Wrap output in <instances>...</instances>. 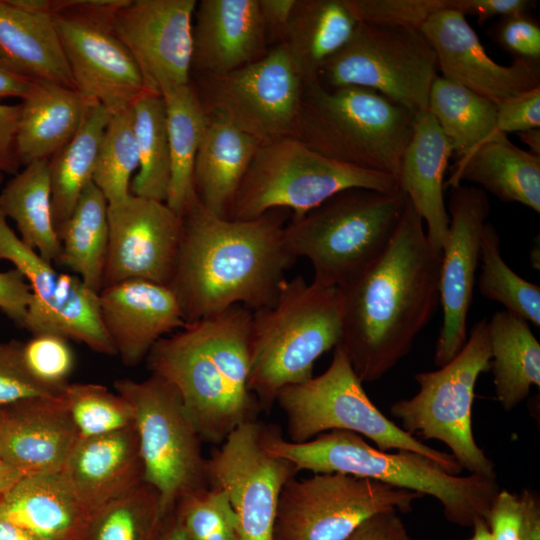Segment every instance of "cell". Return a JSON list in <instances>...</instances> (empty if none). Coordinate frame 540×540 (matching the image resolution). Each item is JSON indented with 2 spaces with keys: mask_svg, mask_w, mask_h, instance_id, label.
Wrapping results in <instances>:
<instances>
[{
  "mask_svg": "<svg viewBox=\"0 0 540 540\" xmlns=\"http://www.w3.org/2000/svg\"><path fill=\"white\" fill-rule=\"evenodd\" d=\"M19 105L0 102V172L2 174L18 173L21 167L16 153V129L19 116Z\"/></svg>",
  "mask_w": 540,
  "mask_h": 540,
  "instance_id": "11a10c76",
  "label": "cell"
},
{
  "mask_svg": "<svg viewBox=\"0 0 540 540\" xmlns=\"http://www.w3.org/2000/svg\"><path fill=\"white\" fill-rule=\"evenodd\" d=\"M22 342L0 340V407L37 397H59L28 372L21 353Z\"/></svg>",
  "mask_w": 540,
  "mask_h": 540,
  "instance_id": "7dc6e473",
  "label": "cell"
},
{
  "mask_svg": "<svg viewBox=\"0 0 540 540\" xmlns=\"http://www.w3.org/2000/svg\"><path fill=\"white\" fill-rule=\"evenodd\" d=\"M22 475L0 459V496L15 484Z\"/></svg>",
  "mask_w": 540,
  "mask_h": 540,
  "instance_id": "6125c7cd",
  "label": "cell"
},
{
  "mask_svg": "<svg viewBox=\"0 0 540 540\" xmlns=\"http://www.w3.org/2000/svg\"><path fill=\"white\" fill-rule=\"evenodd\" d=\"M499 132L521 133L540 127V86L496 104Z\"/></svg>",
  "mask_w": 540,
  "mask_h": 540,
  "instance_id": "681fc988",
  "label": "cell"
},
{
  "mask_svg": "<svg viewBox=\"0 0 540 540\" xmlns=\"http://www.w3.org/2000/svg\"><path fill=\"white\" fill-rule=\"evenodd\" d=\"M114 387L133 407L144 479L158 491L164 518L179 500L209 486L203 440L180 393L164 378L119 379Z\"/></svg>",
  "mask_w": 540,
  "mask_h": 540,
  "instance_id": "8fae6325",
  "label": "cell"
},
{
  "mask_svg": "<svg viewBox=\"0 0 540 540\" xmlns=\"http://www.w3.org/2000/svg\"><path fill=\"white\" fill-rule=\"evenodd\" d=\"M61 473L92 513L144 480L135 425L92 437H79Z\"/></svg>",
  "mask_w": 540,
  "mask_h": 540,
  "instance_id": "d4e9b609",
  "label": "cell"
},
{
  "mask_svg": "<svg viewBox=\"0 0 540 540\" xmlns=\"http://www.w3.org/2000/svg\"><path fill=\"white\" fill-rule=\"evenodd\" d=\"M0 260L14 265L32 291L22 328L32 335L54 333L85 344L90 350L116 355L102 325L98 293L77 275L59 272L27 246L0 210Z\"/></svg>",
  "mask_w": 540,
  "mask_h": 540,
  "instance_id": "2e32d148",
  "label": "cell"
},
{
  "mask_svg": "<svg viewBox=\"0 0 540 540\" xmlns=\"http://www.w3.org/2000/svg\"><path fill=\"white\" fill-rule=\"evenodd\" d=\"M356 25L342 0H296L279 44L304 86L318 82L323 66L348 42Z\"/></svg>",
  "mask_w": 540,
  "mask_h": 540,
  "instance_id": "4dcf8cb0",
  "label": "cell"
},
{
  "mask_svg": "<svg viewBox=\"0 0 540 540\" xmlns=\"http://www.w3.org/2000/svg\"><path fill=\"white\" fill-rule=\"evenodd\" d=\"M0 512L40 540H84L91 515L61 472L22 476L0 496Z\"/></svg>",
  "mask_w": 540,
  "mask_h": 540,
  "instance_id": "4316f807",
  "label": "cell"
},
{
  "mask_svg": "<svg viewBox=\"0 0 540 540\" xmlns=\"http://www.w3.org/2000/svg\"><path fill=\"white\" fill-rule=\"evenodd\" d=\"M195 78L206 114L223 115L260 145L296 136L304 85L281 44L229 73Z\"/></svg>",
  "mask_w": 540,
  "mask_h": 540,
  "instance_id": "9a60e30c",
  "label": "cell"
},
{
  "mask_svg": "<svg viewBox=\"0 0 540 540\" xmlns=\"http://www.w3.org/2000/svg\"><path fill=\"white\" fill-rule=\"evenodd\" d=\"M463 181L480 185L502 201L517 202L540 213V156L520 149L507 137L457 158L444 188Z\"/></svg>",
  "mask_w": 540,
  "mask_h": 540,
  "instance_id": "f546056e",
  "label": "cell"
},
{
  "mask_svg": "<svg viewBox=\"0 0 540 540\" xmlns=\"http://www.w3.org/2000/svg\"><path fill=\"white\" fill-rule=\"evenodd\" d=\"M139 167L131 180L134 196L166 202L170 181V152L165 102L144 93L132 105Z\"/></svg>",
  "mask_w": 540,
  "mask_h": 540,
  "instance_id": "f35d334b",
  "label": "cell"
},
{
  "mask_svg": "<svg viewBox=\"0 0 540 540\" xmlns=\"http://www.w3.org/2000/svg\"><path fill=\"white\" fill-rule=\"evenodd\" d=\"M111 114L92 102L74 137L48 159L55 230L67 221L84 189L93 182L100 144Z\"/></svg>",
  "mask_w": 540,
  "mask_h": 540,
  "instance_id": "e575fe53",
  "label": "cell"
},
{
  "mask_svg": "<svg viewBox=\"0 0 540 540\" xmlns=\"http://www.w3.org/2000/svg\"><path fill=\"white\" fill-rule=\"evenodd\" d=\"M35 79L22 73L0 53V102L6 98L23 99Z\"/></svg>",
  "mask_w": 540,
  "mask_h": 540,
  "instance_id": "6f0895ef",
  "label": "cell"
},
{
  "mask_svg": "<svg viewBox=\"0 0 540 540\" xmlns=\"http://www.w3.org/2000/svg\"><path fill=\"white\" fill-rule=\"evenodd\" d=\"M492 37L515 59L540 60V26L528 15L507 17L492 28Z\"/></svg>",
  "mask_w": 540,
  "mask_h": 540,
  "instance_id": "c3c4849f",
  "label": "cell"
},
{
  "mask_svg": "<svg viewBox=\"0 0 540 540\" xmlns=\"http://www.w3.org/2000/svg\"><path fill=\"white\" fill-rule=\"evenodd\" d=\"M196 0H128L113 15V29L133 57L148 93L191 82Z\"/></svg>",
  "mask_w": 540,
  "mask_h": 540,
  "instance_id": "ac0fdd59",
  "label": "cell"
},
{
  "mask_svg": "<svg viewBox=\"0 0 540 540\" xmlns=\"http://www.w3.org/2000/svg\"><path fill=\"white\" fill-rule=\"evenodd\" d=\"M345 540H413L399 512H379L363 521Z\"/></svg>",
  "mask_w": 540,
  "mask_h": 540,
  "instance_id": "db71d44e",
  "label": "cell"
},
{
  "mask_svg": "<svg viewBox=\"0 0 540 540\" xmlns=\"http://www.w3.org/2000/svg\"><path fill=\"white\" fill-rule=\"evenodd\" d=\"M351 188L397 190V179L327 158L296 137L261 145L235 196L230 219L247 220L274 209L300 217Z\"/></svg>",
  "mask_w": 540,
  "mask_h": 540,
  "instance_id": "9c48e42d",
  "label": "cell"
},
{
  "mask_svg": "<svg viewBox=\"0 0 540 540\" xmlns=\"http://www.w3.org/2000/svg\"><path fill=\"white\" fill-rule=\"evenodd\" d=\"M108 202L91 182L67 221L57 230L59 265L69 268L96 293L102 289L108 247Z\"/></svg>",
  "mask_w": 540,
  "mask_h": 540,
  "instance_id": "8d00e7d4",
  "label": "cell"
},
{
  "mask_svg": "<svg viewBox=\"0 0 540 540\" xmlns=\"http://www.w3.org/2000/svg\"><path fill=\"white\" fill-rule=\"evenodd\" d=\"M340 290L285 279L275 301L252 311L249 389L269 412L285 387L313 377L316 360L341 340Z\"/></svg>",
  "mask_w": 540,
  "mask_h": 540,
  "instance_id": "5b68a950",
  "label": "cell"
},
{
  "mask_svg": "<svg viewBox=\"0 0 540 540\" xmlns=\"http://www.w3.org/2000/svg\"><path fill=\"white\" fill-rule=\"evenodd\" d=\"M78 439L64 394L1 407L0 459L22 476L61 472Z\"/></svg>",
  "mask_w": 540,
  "mask_h": 540,
  "instance_id": "603a6c76",
  "label": "cell"
},
{
  "mask_svg": "<svg viewBox=\"0 0 540 540\" xmlns=\"http://www.w3.org/2000/svg\"><path fill=\"white\" fill-rule=\"evenodd\" d=\"M473 534L466 540H494L488 524L484 518H478L474 521Z\"/></svg>",
  "mask_w": 540,
  "mask_h": 540,
  "instance_id": "e7e4bbea",
  "label": "cell"
},
{
  "mask_svg": "<svg viewBox=\"0 0 540 540\" xmlns=\"http://www.w3.org/2000/svg\"><path fill=\"white\" fill-rule=\"evenodd\" d=\"M288 215L287 209H274L253 219H227L197 200L183 216L168 285L186 324L235 305L255 311L275 301L297 259L284 237Z\"/></svg>",
  "mask_w": 540,
  "mask_h": 540,
  "instance_id": "7a4b0ae2",
  "label": "cell"
},
{
  "mask_svg": "<svg viewBox=\"0 0 540 540\" xmlns=\"http://www.w3.org/2000/svg\"><path fill=\"white\" fill-rule=\"evenodd\" d=\"M415 114L361 87L304 86L296 138L332 160L397 179Z\"/></svg>",
  "mask_w": 540,
  "mask_h": 540,
  "instance_id": "8992f818",
  "label": "cell"
},
{
  "mask_svg": "<svg viewBox=\"0 0 540 540\" xmlns=\"http://www.w3.org/2000/svg\"><path fill=\"white\" fill-rule=\"evenodd\" d=\"M452 154L451 143L428 110L415 115L397 183L426 225L428 241L441 253L450 223L444 176Z\"/></svg>",
  "mask_w": 540,
  "mask_h": 540,
  "instance_id": "484cf974",
  "label": "cell"
},
{
  "mask_svg": "<svg viewBox=\"0 0 540 540\" xmlns=\"http://www.w3.org/2000/svg\"><path fill=\"white\" fill-rule=\"evenodd\" d=\"M102 325L124 365L135 367L163 337L184 327L179 303L165 285L126 280L98 293Z\"/></svg>",
  "mask_w": 540,
  "mask_h": 540,
  "instance_id": "7402d4cb",
  "label": "cell"
},
{
  "mask_svg": "<svg viewBox=\"0 0 540 540\" xmlns=\"http://www.w3.org/2000/svg\"><path fill=\"white\" fill-rule=\"evenodd\" d=\"M260 146L223 115L207 114L193 174L198 202L214 215L230 219L239 186Z\"/></svg>",
  "mask_w": 540,
  "mask_h": 540,
  "instance_id": "83f0119b",
  "label": "cell"
},
{
  "mask_svg": "<svg viewBox=\"0 0 540 540\" xmlns=\"http://www.w3.org/2000/svg\"><path fill=\"white\" fill-rule=\"evenodd\" d=\"M94 101L76 89L34 80L19 104L16 153L21 166L48 160L77 133Z\"/></svg>",
  "mask_w": 540,
  "mask_h": 540,
  "instance_id": "f1b7e54d",
  "label": "cell"
},
{
  "mask_svg": "<svg viewBox=\"0 0 540 540\" xmlns=\"http://www.w3.org/2000/svg\"><path fill=\"white\" fill-rule=\"evenodd\" d=\"M428 112L447 137L457 158L507 137L496 126V104L442 76L432 83Z\"/></svg>",
  "mask_w": 540,
  "mask_h": 540,
  "instance_id": "74e56055",
  "label": "cell"
},
{
  "mask_svg": "<svg viewBox=\"0 0 540 540\" xmlns=\"http://www.w3.org/2000/svg\"><path fill=\"white\" fill-rule=\"evenodd\" d=\"M173 513L186 540H241L226 492L208 486L178 501Z\"/></svg>",
  "mask_w": 540,
  "mask_h": 540,
  "instance_id": "ee69618b",
  "label": "cell"
},
{
  "mask_svg": "<svg viewBox=\"0 0 540 540\" xmlns=\"http://www.w3.org/2000/svg\"><path fill=\"white\" fill-rule=\"evenodd\" d=\"M357 23L420 29L433 13L452 9V0H342Z\"/></svg>",
  "mask_w": 540,
  "mask_h": 540,
  "instance_id": "bcb514c9",
  "label": "cell"
},
{
  "mask_svg": "<svg viewBox=\"0 0 540 540\" xmlns=\"http://www.w3.org/2000/svg\"><path fill=\"white\" fill-rule=\"evenodd\" d=\"M0 411H1V407H0Z\"/></svg>",
  "mask_w": 540,
  "mask_h": 540,
  "instance_id": "003e7915",
  "label": "cell"
},
{
  "mask_svg": "<svg viewBox=\"0 0 540 540\" xmlns=\"http://www.w3.org/2000/svg\"><path fill=\"white\" fill-rule=\"evenodd\" d=\"M419 493L341 473L292 477L278 501L273 540H345L363 521L387 510L407 513Z\"/></svg>",
  "mask_w": 540,
  "mask_h": 540,
  "instance_id": "4fadbf2b",
  "label": "cell"
},
{
  "mask_svg": "<svg viewBox=\"0 0 540 540\" xmlns=\"http://www.w3.org/2000/svg\"><path fill=\"white\" fill-rule=\"evenodd\" d=\"M139 157L132 106L112 114L105 128L97 157L93 183L108 204L131 195L130 185Z\"/></svg>",
  "mask_w": 540,
  "mask_h": 540,
  "instance_id": "b9f144b4",
  "label": "cell"
},
{
  "mask_svg": "<svg viewBox=\"0 0 540 540\" xmlns=\"http://www.w3.org/2000/svg\"><path fill=\"white\" fill-rule=\"evenodd\" d=\"M252 311L242 305L187 323L146 357L151 374L180 393L203 441L221 444L261 408L249 389Z\"/></svg>",
  "mask_w": 540,
  "mask_h": 540,
  "instance_id": "3957f363",
  "label": "cell"
},
{
  "mask_svg": "<svg viewBox=\"0 0 540 540\" xmlns=\"http://www.w3.org/2000/svg\"><path fill=\"white\" fill-rule=\"evenodd\" d=\"M193 20L195 77L229 73L269 51L258 0H201Z\"/></svg>",
  "mask_w": 540,
  "mask_h": 540,
  "instance_id": "cb8c5ba5",
  "label": "cell"
},
{
  "mask_svg": "<svg viewBox=\"0 0 540 540\" xmlns=\"http://www.w3.org/2000/svg\"><path fill=\"white\" fill-rule=\"evenodd\" d=\"M486 522L494 540H522L525 512L520 494L500 489Z\"/></svg>",
  "mask_w": 540,
  "mask_h": 540,
  "instance_id": "f907efd6",
  "label": "cell"
},
{
  "mask_svg": "<svg viewBox=\"0 0 540 540\" xmlns=\"http://www.w3.org/2000/svg\"><path fill=\"white\" fill-rule=\"evenodd\" d=\"M441 252L408 200L383 253L340 287L342 333L337 345L362 382L388 373L411 350L439 304Z\"/></svg>",
  "mask_w": 540,
  "mask_h": 540,
  "instance_id": "6da1fadb",
  "label": "cell"
},
{
  "mask_svg": "<svg viewBox=\"0 0 540 540\" xmlns=\"http://www.w3.org/2000/svg\"><path fill=\"white\" fill-rule=\"evenodd\" d=\"M154 540H186L173 512L162 519Z\"/></svg>",
  "mask_w": 540,
  "mask_h": 540,
  "instance_id": "94428289",
  "label": "cell"
},
{
  "mask_svg": "<svg viewBox=\"0 0 540 540\" xmlns=\"http://www.w3.org/2000/svg\"><path fill=\"white\" fill-rule=\"evenodd\" d=\"M64 399L79 437L112 433L134 424L127 399L94 383H69Z\"/></svg>",
  "mask_w": 540,
  "mask_h": 540,
  "instance_id": "7bdbcfd3",
  "label": "cell"
},
{
  "mask_svg": "<svg viewBox=\"0 0 540 540\" xmlns=\"http://www.w3.org/2000/svg\"><path fill=\"white\" fill-rule=\"evenodd\" d=\"M162 98L170 152V181L165 203L183 217L197 202L194 165L207 114L192 82L166 91Z\"/></svg>",
  "mask_w": 540,
  "mask_h": 540,
  "instance_id": "836d02e7",
  "label": "cell"
},
{
  "mask_svg": "<svg viewBox=\"0 0 540 540\" xmlns=\"http://www.w3.org/2000/svg\"><path fill=\"white\" fill-rule=\"evenodd\" d=\"M0 540H40L0 512Z\"/></svg>",
  "mask_w": 540,
  "mask_h": 540,
  "instance_id": "91938a15",
  "label": "cell"
},
{
  "mask_svg": "<svg viewBox=\"0 0 540 540\" xmlns=\"http://www.w3.org/2000/svg\"><path fill=\"white\" fill-rule=\"evenodd\" d=\"M421 32L433 47L442 77L498 104L540 86L539 62L501 65L485 51L466 16L451 8L433 13Z\"/></svg>",
  "mask_w": 540,
  "mask_h": 540,
  "instance_id": "44dd1931",
  "label": "cell"
},
{
  "mask_svg": "<svg viewBox=\"0 0 540 540\" xmlns=\"http://www.w3.org/2000/svg\"><path fill=\"white\" fill-rule=\"evenodd\" d=\"M258 5L268 43L276 42L279 44L296 5V0H258Z\"/></svg>",
  "mask_w": 540,
  "mask_h": 540,
  "instance_id": "9f6ffc18",
  "label": "cell"
},
{
  "mask_svg": "<svg viewBox=\"0 0 540 540\" xmlns=\"http://www.w3.org/2000/svg\"><path fill=\"white\" fill-rule=\"evenodd\" d=\"M447 211L450 223L441 253L439 279L443 323L434 353V363L438 367L454 358L468 338L467 317L490 203L480 187L460 184L450 188Z\"/></svg>",
  "mask_w": 540,
  "mask_h": 540,
  "instance_id": "d6986e66",
  "label": "cell"
},
{
  "mask_svg": "<svg viewBox=\"0 0 540 540\" xmlns=\"http://www.w3.org/2000/svg\"><path fill=\"white\" fill-rule=\"evenodd\" d=\"M481 273L478 289L487 299L502 304L506 311L540 326V287L515 273L501 256L500 238L486 222L481 236Z\"/></svg>",
  "mask_w": 540,
  "mask_h": 540,
  "instance_id": "60d3db41",
  "label": "cell"
},
{
  "mask_svg": "<svg viewBox=\"0 0 540 540\" xmlns=\"http://www.w3.org/2000/svg\"><path fill=\"white\" fill-rule=\"evenodd\" d=\"M3 175L1 172H0V185L2 184V181H3Z\"/></svg>",
  "mask_w": 540,
  "mask_h": 540,
  "instance_id": "03108f58",
  "label": "cell"
},
{
  "mask_svg": "<svg viewBox=\"0 0 540 540\" xmlns=\"http://www.w3.org/2000/svg\"><path fill=\"white\" fill-rule=\"evenodd\" d=\"M437 68L435 51L420 29L357 23L318 82L366 88L417 115L428 110Z\"/></svg>",
  "mask_w": 540,
  "mask_h": 540,
  "instance_id": "7c38bea8",
  "label": "cell"
},
{
  "mask_svg": "<svg viewBox=\"0 0 540 540\" xmlns=\"http://www.w3.org/2000/svg\"><path fill=\"white\" fill-rule=\"evenodd\" d=\"M536 2L531 0H452V9L463 15H475L483 24L496 16L504 18L528 15Z\"/></svg>",
  "mask_w": 540,
  "mask_h": 540,
  "instance_id": "f5cc1de1",
  "label": "cell"
},
{
  "mask_svg": "<svg viewBox=\"0 0 540 540\" xmlns=\"http://www.w3.org/2000/svg\"><path fill=\"white\" fill-rule=\"evenodd\" d=\"M520 140L530 148V152L540 156V129H530L518 133Z\"/></svg>",
  "mask_w": 540,
  "mask_h": 540,
  "instance_id": "be15d7a7",
  "label": "cell"
},
{
  "mask_svg": "<svg viewBox=\"0 0 540 540\" xmlns=\"http://www.w3.org/2000/svg\"><path fill=\"white\" fill-rule=\"evenodd\" d=\"M0 53L32 79L76 89L52 15L0 0Z\"/></svg>",
  "mask_w": 540,
  "mask_h": 540,
  "instance_id": "1f68e13d",
  "label": "cell"
},
{
  "mask_svg": "<svg viewBox=\"0 0 540 540\" xmlns=\"http://www.w3.org/2000/svg\"><path fill=\"white\" fill-rule=\"evenodd\" d=\"M21 353L31 376L43 386L64 393L75 365L69 340L54 333L32 335L22 342Z\"/></svg>",
  "mask_w": 540,
  "mask_h": 540,
  "instance_id": "f6af8a7d",
  "label": "cell"
},
{
  "mask_svg": "<svg viewBox=\"0 0 540 540\" xmlns=\"http://www.w3.org/2000/svg\"><path fill=\"white\" fill-rule=\"evenodd\" d=\"M341 347L334 348L329 367L307 381L283 388L276 402L284 412L289 441L302 443L332 430L356 433L382 451L407 450L436 462L447 473L463 470L457 460L404 431L385 416L366 394Z\"/></svg>",
  "mask_w": 540,
  "mask_h": 540,
  "instance_id": "ba28073f",
  "label": "cell"
},
{
  "mask_svg": "<svg viewBox=\"0 0 540 540\" xmlns=\"http://www.w3.org/2000/svg\"><path fill=\"white\" fill-rule=\"evenodd\" d=\"M31 301V288L18 270L0 271V310L21 328Z\"/></svg>",
  "mask_w": 540,
  "mask_h": 540,
  "instance_id": "816d5d0a",
  "label": "cell"
},
{
  "mask_svg": "<svg viewBox=\"0 0 540 540\" xmlns=\"http://www.w3.org/2000/svg\"><path fill=\"white\" fill-rule=\"evenodd\" d=\"M520 496L525 512L522 540H540V497L531 489H523Z\"/></svg>",
  "mask_w": 540,
  "mask_h": 540,
  "instance_id": "680465c9",
  "label": "cell"
},
{
  "mask_svg": "<svg viewBox=\"0 0 540 540\" xmlns=\"http://www.w3.org/2000/svg\"><path fill=\"white\" fill-rule=\"evenodd\" d=\"M398 188L341 191L300 217H291L284 237L291 253L307 258L314 283L340 288L361 274L388 246L405 210Z\"/></svg>",
  "mask_w": 540,
  "mask_h": 540,
  "instance_id": "52a82bcc",
  "label": "cell"
},
{
  "mask_svg": "<svg viewBox=\"0 0 540 540\" xmlns=\"http://www.w3.org/2000/svg\"><path fill=\"white\" fill-rule=\"evenodd\" d=\"M128 0H59L53 15L75 88L112 115L144 93L141 73L112 18Z\"/></svg>",
  "mask_w": 540,
  "mask_h": 540,
  "instance_id": "5bb4252c",
  "label": "cell"
},
{
  "mask_svg": "<svg viewBox=\"0 0 540 540\" xmlns=\"http://www.w3.org/2000/svg\"><path fill=\"white\" fill-rule=\"evenodd\" d=\"M263 442L269 452L290 461L297 473L353 475L434 497L446 519L461 527H472L478 518L486 520L500 490L497 478L449 474L422 454L382 451L349 431L332 430L295 443L285 440L279 427L265 425Z\"/></svg>",
  "mask_w": 540,
  "mask_h": 540,
  "instance_id": "277c9868",
  "label": "cell"
},
{
  "mask_svg": "<svg viewBox=\"0 0 540 540\" xmlns=\"http://www.w3.org/2000/svg\"><path fill=\"white\" fill-rule=\"evenodd\" d=\"M107 217L102 288L133 279L168 286L177 261L183 217L165 202L132 194L108 204Z\"/></svg>",
  "mask_w": 540,
  "mask_h": 540,
  "instance_id": "ffe728a7",
  "label": "cell"
},
{
  "mask_svg": "<svg viewBox=\"0 0 540 540\" xmlns=\"http://www.w3.org/2000/svg\"><path fill=\"white\" fill-rule=\"evenodd\" d=\"M162 519L160 495L144 479L91 513L84 540H154Z\"/></svg>",
  "mask_w": 540,
  "mask_h": 540,
  "instance_id": "ab89813d",
  "label": "cell"
},
{
  "mask_svg": "<svg viewBox=\"0 0 540 540\" xmlns=\"http://www.w3.org/2000/svg\"><path fill=\"white\" fill-rule=\"evenodd\" d=\"M487 324V318L476 322L462 349L447 364L415 374L418 393L394 402L390 413L407 433L443 442L470 474L497 478L494 462L477 445L472 429L475 385L491 365Z\"/></svg>",
  "mask_w": 540,
  "mask_h": 540,
  "instance_id": "30bf717a",
  "label": "cell"
},
{
  "mask_svg": "<svg viewBox=\"0 0 540 540\" xmlns=\"http://www.w3.org/2000/svg\"><path fill=\"white\" fill-rule=\"evenodd\" d=\"M0 210L27 246L59 265L61 243L52 218L48 160L32 162L13 175L0 191Z\"/></svg>",
  "mask_w": 540,
  "mask_h": 540,
  "instance_id": "d590c367",
  "label": "cell"
},
{
  "mask_svg": "<svg viewBox=\"0 0 540 540\" xmlns=\"http://www.w3.org/2000/svg\"><path fill=\"white\" fill-rule=\"evenodd\" d=\"M487 327L495 395L511 411L540 387V344L529 323L506 310L494 313Z\"/></svg>",
  "mask_w": 540,
  "mask_h": 540,
  "instance_id": "d6a6232c",
  "label": "cell"
},
{
  "mask_svg": "<svg viewBox=\"0 0 540 540\" xmlns=\"http://www.w3.org/2000/svg\"><path fill=\"white\" fill-rule=\"evenodd\" d=\"M264 428L257 420L240 425L207 458L208 485L226 492L241 540H273L280 494L297 474L265 448Z\"/></svg>",
  "mask_w": 540,
  "mask_h": 540,
  "instance_id": "e0dca14e",
  "label": "cell"
}]
</instances>
